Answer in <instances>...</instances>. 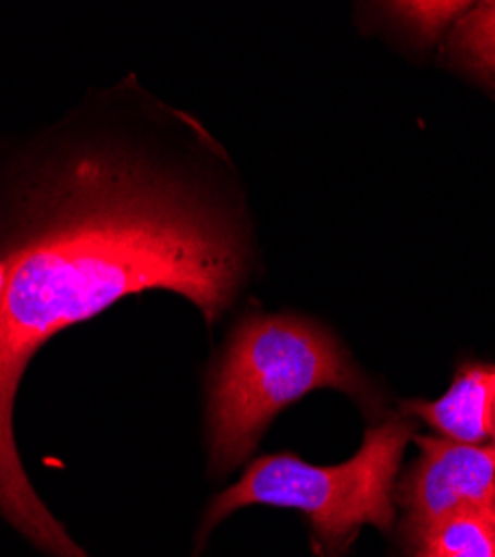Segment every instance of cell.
<instances>
[{
	"label": "cell",
	"mask_w": 495,
	"mask_h": 557,
	"mask_svg": "<svg viewBox=\"0 0 495 557\" xmlns=\"http://www.w3.org/2000/svg\"><path fill=\"white\" fill-rule=\"evenodd\" d=\"M0 278V510L54 557H89L54 520L21 463L12 408L34 352L121 297L165 288L208 321L246 272L235 227L144 161L92 152L34 183Z\"/></svg>",
	"instance_id": "1"
},
{
	"label": "cell",
	"mask_w": 495,
	"mask_h": 557,
	"mask_svg": "<svg viewBox=\"0 0 495 557\" xmlns=\"http://www.w3.org/2000/svg\"><path fill=\"white\" fill-rule=\"evenodd\" d=\"M469 3H391L386 10L422 38H437L444 27L469 12Z\"/></svg>",
	"instance_id": "8"
},
{
	"label": "cell",
	"mask_w": 495,
	"mask_h": 557,
	"mask_svg": "<svg viewBox=\"0 0 495 557\" xmlns=\"http://www.w3.org/2000/svg\"><path fill=\"white\" fill-rule=\"evenodd\" d=\"M416 424L399 414L367 431L364 444L337 467H312L293 453L255 459L244 478L219 493L203 531L252 504L293 508L306 516L318 546L329 555L348 548L364 524L388 531L395 520L393 484Z\"/></svg>",
	"instance_id": "3"
},
{
	"label": "cell",
	"mask_w": 495,
	"mask_h": 557,
	"mask_svg": "<svg viewBox=\"0 0 495 557\" xmlns=\"http://www.w3.org/2000/svg\"><path fill=\"white\" fill-rule=\"evenodd\" d=\"M495 363H467L440 399L407 401L404 410L422 417L446 440L482 446L493 435Z\"/></svg>",
	"instance_id": "5"
},
{
	"label": "cell",
	"mask_w": 495,
	"mask_h": 557,
	"mask_svg": "<svg viewBox=\"0 0 495 557\" xmlns=\"http://www.w3.org/2000/svg\"><path fill=\"white\" fill-rule=\"evenodd\" d=\"M418 557H495V506L467 508L426 529Z\"/></svg>",
	"instance_id": "6"
},
{
	"label": "cell",
	"mask_w": 495,
	"mask_h": 557,
	"mask_svg": "<svg viewBox=\"0 0 495 557\" xmlns=\"http://www.w3.org/2000/svg\"><path fill=\"white\" fill-rule=\"evenodd\" d=\"M493 440H495V408H493V435H491ZM495 446V444H493Z\"/></svg>",
	"instance_id": "9"
},
{
	"label": "cell",
	"mask_w": 495,
	"mask_h": 557,
	"mask_svg": "<svg viewBox=\"0 0 495 557\" xmlns=\"http://www.w3.org/2000/svg\"><path fill=\"white\" fill-rule=\"evenodd\" d=\"M454 50L495 78V0L467 12L454 32Z\"/></svg>",
	"instance_id": "7"
},
{
	"label": "cell",
	"mask_w": 495,
	"mask_h": 557,
	"mask_svg": "<svg viewBox=\"0 0 495 557\" xmlns=\"http://www.w3.org/2000/svg\"><path fill=\"white\" fill-rule=\"evenodd\" d=\"M418 446L422 455L399 486L413 542L460 510L495 506V446H471L446 437H418Z\"/></svg>",
	"instance_id": "4"
},
{
	"label": "cell",
	"mask_w": 495,
	"mask_h": 557,
	"mask_svg": "<svg viewBox=\"0 0 495 557\" xmlns=\"http://www.w3.org/2000/svg\"><path fill=\"white\" fill-rule=\"evenodd\" d=\"M318 388L375 401L369 382L320 323L297 314L246 317L210 380L212 469L223 475L239 467L268 424Z\"/></svg>",
	"instance_id": "2"
}]
</instances>
